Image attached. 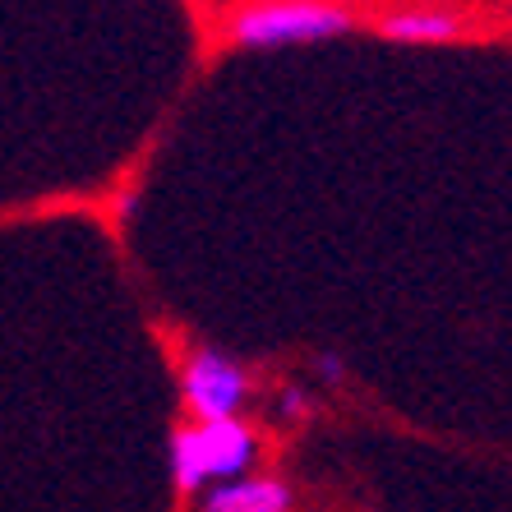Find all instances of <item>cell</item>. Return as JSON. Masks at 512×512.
Segmentation results:
<instances>
[{
    "mask_svg": "<svg viewBox=\"0 0 512 512\" xmlns=\"http://www.w3.org/2000/svg\"><path fill=\"white\" fill-rule=\"evenodd\" d=\"M286 503H291V494H286L277 480H236L231 476L222 489L208 494V508L213 512H282Z\"/></svg>",
    "mask_w": 512,
    "mask_h": 512,
    "instance_id": "obj_4",
    "label": "cell"
},
{
    "mask_svg": "<svg viewBox=\"0 0 512 512\" xmlns=\"http://www.w3.org/2000/svg\"><path fill=\"white\" fill-rule=\"evenodd\" d=\"M240 397H245V374L231 365V360L203 351L190 360V374H185V402L194 406V416L217 420V416H236Z\"/></svg>",
    "mask_w": 512,
    "mask_h": 512,
    "instance_id": "obj_3",
    "label": "cell"
},
{
    "mask_svg": "<svg viewBox=\"0 0 512 512\" xmlns=\"http://www.w3.org/2000/svg\"><path fill=\"white\" fill-rule=\"evenodd\" d=\"M282 406L291 411V416H296V411H300V393H286V397H282Z\"/></svg>",
    "mask_w": 512,
    "mask_h": 512,
    "instance_id": "obj_6",
    "label": "cell"
},
{
    "mask_svg": "<svg viewBox=\"0 0 512 512\" xmlns=\"http://www.w3.org/2000/svg\"><path fill=\"white\" fill-rule=\"evenodd\" d=\"M346 28V14L319 0H277L254 5L236 19V37L245 47H286V42H314Z\"/></svg>",
    "mask_w": 512,
    "mask_h": 512,
    "instance_id": "obj_2",
    "label": "cell"
},
{
    "mask_svg": "<svg viewBox=\"0 0 512 512\" xmlns=\"http://www.w3.org/2000/svg\"><path fill=\"white\" fill-rule=\"evenodd\" d=\"M457 19L453 14H393L388 19V33L393 37H411V42H443V37H453L457 33Z\"/></svg>",
    "mask_w": 512,
    "mask_h": 512,
    "instance_id": "obj_5",
    "label": "cell"
},
{
    "mask_svg": "<svg viewBox=\"0 0 512 512\" xmlns=\"http://www.w3.org/2000/svg\"><path fill=\"white\" fill-rule=\"evenodd\" d=\"M171 448H176L171 462H176L180 489H203L208 480H231V476H240L254 457L250 429L231 416L203 420L199 429H180Z\"/></svg>",
    "mask_w": 512,
    "mask_h": 512,
    "instance_id": "obj_1",
    "label": "cell"
}]
</instances>
